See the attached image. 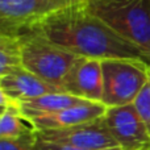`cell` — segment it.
<instances>
[{"instance_id": "6da1fadb", "label": "cell", "mask_w": 150, "mask_h": 150, "mask_svg": "<svg viewBox=\"0 0 150 150\" xmlns=\"http://www.w3.org/2000/svg\"><path fill=\"white\" fill-rule=\"evenodd\" d=\"M28 32L82 58L134 59L150 66L138 47L93 16L84 4L53 11L33 24Z\"/></svg>"}, {"instance_id": "7a4b0ae2", "label": "cell", "mask_w": 150, "mask_h": 150, "mask_svg": "<svg viewBox=\"0 0 150 150\" xmlns=\"http://www.w3.org/2000/svg\"><path fill=\"white\" fill-rule=\"evenodd\" d=\"M84 7L150 62V0H87Z\"/></svg>"}, {"instance_id": "3957f363", "label": "cell", "mask_w": 150, "mask_h": 150, "mask_svg": "<svg viewBox=\"0 0 150 150\" xmlns=\"http://www.w3.org/2000/svg\"><path fill=\"white\" fill-rule=\"evenodd\" d=\"M20 40L23 67L61 90L65 78L80 57L29 32L21 34Z\"/></svg>"}, {"instance_id": "277c9868", "label": "cell", "mask_w": 150, "mask_h": 150, "mask_svg": "<svg viewBox=\"0 0 150 150\" xmlns=\"http://www.w3.org/2000/svg\"><path fill=\"white\" fill-rule=\"evenodd\" d=\"M103 99L108 107L133 104L150 76V66L134 59H104Z\"/></svg>"}, {"instance_id": "5b68a950", "label": "cell", "mask_w": 150, "mask_h": 150, "mask_svg": "<svg viewBox=\"0 0 150 150\" xmlns=\"http://www.w3.org/2000/svg\"><path fill=\"white\" fill-rule=\"evenodd\" d=\"M37 134L40 140L46 142L74 146L79 149L108 150L120 148L109 133L103 117L63 129L40 130Z\"/></svg>"}, {"instance_id": "8992f818", "label": "cell", "mask_w": 150, "mask_h": 150, "mask_svg": "<svg viewBox=\"0 0 150 150\" xmlns=\"http://www.w3.org/2000/svg\"><path fill=\"white\" fill-rule=\"evenodd\" d=\"M103 119L121 150L150 149V133L133 104L108 107Z\"/></svg>"}, {"instance_id": "52a82bcc", "label": "cell", "mask_w": 150, "mask_h": 150, "mask_svg": "<svg viewBox=\"0 0 150 150\" xmlns=\"http://www.w3.org/2000/svg\"><path fill=\"white\" fill-rule=\"evenodd\" d=\"M50 12L49 0H0V34L21 36Z\"/></svg>"}, {"instance_id": "ba28073f", "label": "cell", "mask_w": 150, "mask_h": 150, "mask_svg": "<svg viewBox=\"0 0 150 150\" xmlns=\"http://www.w3.org/2000/svg\"><path fill=\"white\" fill-rule=\"evenodd\" d=\"M103 87L101 61L80 57L65 78L61 90L83 100L101 103Z\"/></svg>"}, {"instance_id": "9c48e42d", "label": "cell", "mask_w": 150, "mask_h": 150, "mask_svg": "<svg viewBox=\"0 0 150 150\" xmlns=\"http://www.w3.org/2000/svg\"><path fill=\"white\" fill-rule=\"evenodd\" d=\"M105 111L107 107L103 103L86 101L79 105L53 112V113L33 115V116L24 117L30 122V125L37 132H40V130L63 129V128H70L74 125L83 124V122L92 121V120L103 117Z\"/></svg>"}, {"instance_id": "30bf717a", "label": "cell", "mask_w": 150, "mask_h": 150, "mask_svg": "<svg viewBox=\"0 0 150 150\" xmlns=\"http://www.w3.org/2000/svg\"><path fill=\"white\" fill-rule=\"evenodd\" d=\"M0 91L12 100L23 103L46 93L59 92L61 90L21 67L0 76Z\"/></svg>"}, {"instance_id": "8fae6325", "label": "cell", "mask_w": 150, "mask_h": 150, "mask_svg": "<svg viewBox=\"0 0 150 150\" xmlns=\"http://www.w3.org/2000/svg\"><path fill=\"white\" fill-rule=\"evenodd\" d=\"M87 100H83L74 95L66 92H52L46 95L34 98L32 100H26L20 103V109L24 116H33V115H44V113H53L62 109H67L71 107L79 105L86 103Z\"/></svg>"}, {"instance_id": "7c38bea8", "label": "cell", "mask_w": 150, "mask_h": 150, "mask_svg": "<svg viewBox=\"0 0 150 150\" xmlns=\"http://www.w3.org/2000/svg\"><path fill=\"white\" fill-rule=\"evenodd\" d=\"M23 67L20 36L0 34V76Z\"/></svg>"}, {"instance_id": "4fadbf2b", "label": "cell", "mask_w": 150, "mask_h": 150, "mask_svg": "<svg viewBox=\"0 0 150 150\" xmlns=\"http://www.w3.org/2000/svg\"><path fill=\"white\" fill-rule=\"evenodd\" d=\"M0 150H40L37 130L16 138H0Z\"/></svg>"}, {"instance_id": "5bb4252c", "label": "cell", "mask_w": 150, "mask_h": 150, "mask_svg": "<svg viewBox=\"0 0 150 150\" xmlns=\"http://www.w3.org/2000/svg\"><path fill=\"white\" fill-rule=\"evenodd\" d=\"M133 105L136 107V109L140 113L141 119L144 120V122H145L146 128H148L150 133V76L149 80L146 82V84L141 90V92L136 98Z\"/></svg>"}, {"instance_id": "9a60e30c", "label": "cell", "mask_w": 150, "mask_h": 150, "mask_svg": "<svg viewBox=\"0 0 150 150\" xmlns=\"http://www.w3.org/2000/svg\"><path fill=\"white\" fill-rule=\"evenodd\" d=\"M38 146L40 150H87V149H79L74 148V146H67V145H59V144H53V142H46L38 138ZM108 150H121L120 148L117 149H108Z\"/></svg>"}, {"instance_id": "2e32d148", "label": "cell", "mask_w": 150, "mask_h": 150, "mask_svg": "<svg viewBox=\"0 0 150 150\" xmlns=\"http://www.w3.org/2000/svg\"><path fill=\"white\" fill-rule=\"evenodd\" d=\"M49 1L52 4L53 11H57V9H62V8L73 7V5L84 4L87 0H49Z\"/></svg>"}, {"instance_id": "e0dca14e", "label": "cell", "mask_w": 150, "mask_h": 150, "mask_svg": "<svg viewBox=\"0 0 150 150\" xmlns=\"http://www.w3.org/2000/svg\"><path fill=\"white\" fill-rule=\"evenodd\" d=\"M146 150H150V149H146Z\"/></svg>"}]
</instances>
